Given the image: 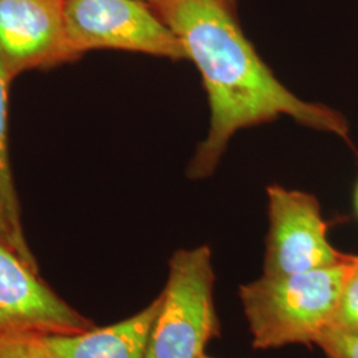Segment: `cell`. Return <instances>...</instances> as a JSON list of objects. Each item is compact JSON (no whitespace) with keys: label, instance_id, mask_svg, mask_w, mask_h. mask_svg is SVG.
Instances as JSON below:
<instances>
[{"label":"cell","instance_id":"1","mask_svg":"<svg viewBox=\"0 0 358 358\" xmlns=\"http://www.w3.org/2000/svg\"><path fill=\"white\" fill-rule=\"evenodd\" d=\"M154 11L196 65L208 96L210 129L189 167L192 179L215 171L238 130L280 115L349 141L344 115L322 103H306L275 77L244 35L235 0H166Z\"/></svg>","mask_w":358,"mask_h":358},{"label":"cell","instance_id":"2","mask_svg":"<svg viewBox=\"0 0 358 358\" xmlns=\"http://www.w3.org/2000/svg\"><path fill=\"white\" fill-rule=\"evenodd\" d=\"M358 256L287 276L263 275L239 287V299L255 349L316 344L332 324L344 284Z\"/></svg>","mask_w":358,"mask_h":358},{"label":"cell","instance_id":"3","mask_svg":"<svg viewBox=\"0 0 358 358\" xmlns=\"http://www.w3.org/2000/svg\"><path fill=\"white\" fill-rule=\"evenodd\" d=\"M214 287L208 245L173 254L146 358L205 357L208 343L220 334Z\"/></svg>","mask_w":358,"mask_h":358},{"label":"cell","instance_id":"4","mask_svg":"<svg viewBox=\"0 0 358 358\" xmlns=\"http://www.w3.org/2000/svg\"><path fill=\"white\" fill-rule=\"evenodd\" d=\"M64 22L73 59L92 50H117L187 60L174 32L141 0H65Z\"/></svg>","mask_w":358,"mask_h":358},{"label":"cell","instance_id":"5","mask_svg":"<svg viewBox=\"0 0 358 358\" xmlns=\"http://www.w3.org/2000/svg\"><path fill=\"white\" fill-rule=\"evenodd\" d=\"M268 234L263 275L287 276L346 260L328 239V223L316 196L280 185L267 187Z\"/></svg>","mask_w":358,"mask_h":358},{"label":"cell","instance_id":"6","mask_svg":"<svg viewBox=\"0 0 358 358\" xmlns=\"http://www.w3.org/2000/svg\"><path fill=\"white\" fill-rule=\"evenodd\" d=\"M93 328L10 248L0 244V338L13 333L73 334Z\"/></svg>","mask_w":358,"mask_h":358},{"label":"cell","instance_id":"7","mask_svg":"<svg viewBox=\"0 0 358 358\" xmlns=\"http://www.w3.org/2000/svg\"><path fill=\"white\" fill-rule=\"evenodd\" d=\"M65 0H0V62L8 76L72 60Z\"/></svg>","mask_w":358,"mask_h":358},{"label":"cell","instance_id":"8","mask_svg":"<svg viewBox=\"0 0 358 358\" xmlns=\"http://www.w3.org/2000/svg\"><path fill=\"white\" fill-rule=\"evenodd\" d=\"M161 294L131 317L73 334L31 333L50 358H146Z\"/></svg>","mask_w":358,"mask_h":358},{"label":"cell","instance_id":"9","mask_svg":"<svg viewBox=\"0 0 358 358\" xmlns=\"http://www.w3.org/2000/svg\"><path fill=\"white\" fill-rule=\"evenodd\" d=\"M13 78L0 62V198L7 211L16 242L27 255L35 259L28 244L22 226L20 205L13 183V170L8 154V87Z\"/></svg>","mask_w":358,"mask_h":358},{"label":"cell","instance_id":"10","mask_svg":"<svg viewBox=\"0 0 358 358\" xmlns=\"http://www.w3.org/2000/svg\"><path fill=\"white\" fill-rule=\"evenodd\" d=\"M329 327L344 331H356L358 328V262L346 279L338 307Z\"/></svg>","mask_w":358,"mask_h":358},{"label":"cell","instance_id":"11","mask_svg":"<svg viewBox=\"0 0 358 358\" xmlns=\"http://www.w3.org/2000/svg\"><path fill=\"white\" fill-rule=\"evenodd\" d=\"M315 345L320 346L327 358H358V332L328 327Z\"/></svg>","mask_w":358,"mask_h":358},{"label":"cell","instance_id":"12","mask_svg":"<svg viewBox=\"0 0 358 358\" xmlns=\"http://www.w3.org/2000/svg\"><path fill=\"white\" fill-rule=\"evenodd\" d=\"M0 358H50L31 337V333H13L0 338Z\"/></svg>","mask_w":358,"mask_h":358},{"label":"cell","instance_id":"13","mask_svg":"<svg viewBox=\"0 0 358 358\" xmlns=\"http://www.w3.org/2000/svg\"><path fill=\"white\" fill-rule=\"evenodd\" d=\"M0 244L10 248L13 252H15L26 263L29 268L38 273L36 260L27 255L26 252L22 250V247L16 242L15 236H13V229H11V224H10V220H8L7 211H6L4 205L1 202V198H0Z\"/></svg>","mask_w":358,"mask_h":358},{"label":"cell","instance_id":"14","mask_svg":"<svg viewBox=\"0 0 358 358\" xmlns=\"http://www.w3.org/2000/svg\"><path fill=\"white\" fill-rule=\"evenodd\" d=\"M143 3H146V4H149L153 10L155 8H158L161 4H164L166 0H141Z\"/></svg>","mask_w":358,"mask_h":358},{"label":"cell","instance_id":"15","mask_svg":"<svg viewBox=\"0 0 358 358\" xmlns=\"http://www.w3.org/2000/svg\"><path fill=\"white\" fill-rule=\"evenodd\" d=\"M355 203H356V210H357L358 214V185L357 189H356V195H355Z\"/></svg>","mask_w":358,"mask_h":358},{"label":"cell","instance_id":"16","mask_svg":"<svg viewBox=\"0 0 358 358\" xmlns=\"http://www.w3.org/2000/svg\"><path fill=\"white\" fill-rule=\"evenodd\" d=\"M203 358H213V357H210V356H207V355H206L205 357Z\"/></svg>","mask_w":358,"mask_h":358},{"label":"cell","instance_id":"17","mask_svg":"<svg viewBox=\"0 0 358 358\" xmlns=\"http://www.w3.org/2000/svg\"><path fill=\"white\" fill-rule=\"evenodd\" d=\"M352 332H358V328L356 329V331H352Z\"/></svg>","mask_w":358,"mask_h":358}]
</instances>
